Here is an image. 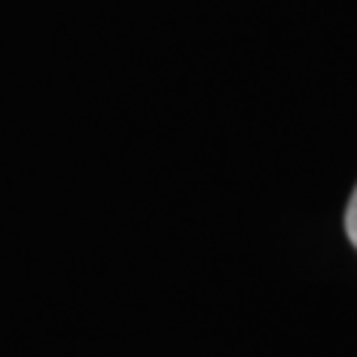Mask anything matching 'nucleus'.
I'll list each match as a JSON object with an SVG mask.
<instances>
[{"instance_id": "nucleus-1", "label": "nucleus", "mask_w": 357, "mask_h": 357, "mask_svg": "<svg viewBox=\"0 0 357 357\" xmlns=\"http://www.w3.org/2000/svg\"><path fill=\"white\" fill-rule=\"evenodd\" d=\"M345 232H349V241L357 248V188L349 199V208H345Z\"/></svg>"}]
</instances>
